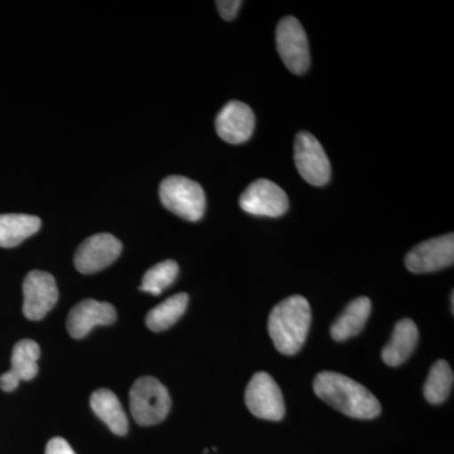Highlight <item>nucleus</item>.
<instances>
[{
  "instance_id": "8",
  "label": "nucleus",
  "mask_w": 454,
  "mask_h": 454,
  "mask_svg": "<svg viewBox=\"0 0 454 454\" xmlns=\"http://www.w3.org/2000/svg\"><path fill=\"white\" fill-rule=\"evenodd\" d=\"M240 207L254 216L279 217L288 211L289 200L274 182L258 179L244 191Z\"/></svg>"
},
{
  "instance_id": "20",
  "label": "nucleus",
  "mask_w": 454,
  "mask_h": 454,
  "mask_svg": "<svg viewBox=\"0 0 454 454\" xmlns=\"http://www.w3.org/2000/svg\"><path fill=\"white\" fill-rule=\"evenodd\" d=\"M454 376L450 364L444 360H438L430 369L426 385H424V396L430 404H441L446 402L452 390Z\"/></svg>"
},
{
  "instance_id": "9",
  "label": "nucleus",
  "mask_w": 454,
  "mask_h": 454,
  "mask_svg": "<svg viewBox=\"0 0 454 454\" xmlns=\"http://www.w3.org/2000/svg\"><path fill=\"white\" fill-rule=\"evenodd\" d=\"M453 262V234L424 241L411 250L405 258L406 268L415 274L433 273L441 269L452 267Z\"/></svg>"
},
{
  "instance_id": "6",
  "label": "nucleus",
  "mask_w": 454,
  "mask_h": 454,
  "mask_svg": "<svg viewBox=\"0 0 454 454\" xmlns=\"http://www.w3.org/2000/svg\"><path fill=\"white\" fill-rule=\"evenodd\" d=\"M247 409L260 419L279 422L286 415L282 390L268 372H256L245 391Z\"/></svg>"
},
{
  "instance_id": "22",
  "label": "nucleus",
  "mask_w": 454,
  "mask_h": 454,
  "mask_svg": "<svg viewBox=\"0 0 454 454\" xmlns=\"http://www.w3.org/2000/svg\"><path fill=\"white\" fill-rule=\"evenodd\" d=\"M241 5H243L241 0H219L216 2L217 11L225 20H234Z\"/></svg>"
},
{
  "instance_id": "3",
  "label": "nucleus",
  "mask_w": 454,
  "mask_h": 454,
  "mask_svg": "<svg viewBox=\"0 0 454 454\" xmlns=\"http://www.w3.org/2000/svg\"><path fill=\"white\" fill-rule=\"evenodd\" d=\"M130 411L142 427L154 426L166 419L172 400L162 382L152 376L139 378L130 389Z\"/></svg>"
},
{
  "instance_id": "11",
  "label": "nucleus",
  "mask_w": 454,
  "mask_h": 454,
  "mask_svg": "<svg viewBox=\"0 0 454 454\" xmlns=\"http://www.w3.org/2000/svg\"><path fill=\"white\" fill-rule=\"evenodd\" d=\"M122 245L115 236L98 234L86 239L74 254V267L82 274H94L119 258Z\"/></svg>"
},
{
  "instance_id": "17",
  "label": "nucleus",
  "mask_w": 454,
  "mask_h": 454,
  "mask_svg": "<svg viewBox=\"0 0 454 454\" xmlns=\"http://www.w3.org/2000/svg\"><path fill=\"white\" fill-rule=\"evenodd\" d=\"M370 315H372V301L367 297L356 298L336 319L331 327V336L334 340H346L357 336L365 327Z\"/></svg>"
},
{
  "instance_id": "10",
  "label": "nucleus",
  "mask_w": 454,
  "mask_h": 454,
  "mask_svg": "<svg viewBox=\"0 0 454 454\" xmlns=\"http://www.w3.org/2000/svg\"><path fill=\"white\" fill-rule=\"evenodd\" d=\"M23 313L31 321H40L59 301L55 278L47 271L32 270L23 282Z\"/></svg>"
},
{
  "instance_id": "23",
  "label": "nucleus",
  "mask_w": 454,
  "mask_h": 454,
  "mask_svg": "<svg viewBox=\"0 0 454 454\" xmlns=\"http://www.w3.org/2000/svg\"><path fill=\"white\" fill-rule=\"evenodd\" d=\"M46 454H76L64 438H52L47 443Z\"/></svg>"
},
{
  "instance_id": "24",
  "label": "nucleus",
  "mask_w": 454,
  "mask_h": 454,
  "mask_svg": "<svg viewBox=\"0 0 454 454\" xmlns=\"http://www.w3.org/2000/svg\"><path fill=\"white\" fill-rule=\"evenodd\" d=\"M450 304H452V313H453V309H454V295H453V292H452V294H450Z\"/></svg>"
},
{
  "instance_id": "18",
  "label": "nucleus",
  "mask_w": 454,
  "mask_h": 454,
  "mask_svg": "<svg viewBox=\"0 0 454 454\" xmlns=\"http://www.w3.org/2000/svg\"><path fill=\"white\" fill-rule=\"evenodd\" d=\"M40 217L25 214L0 215V247H14L41 229Z\"/></svg>"
},
{
  "instance_id": "1",
  "label": "nucleus",
  "mask_w": 454,
  "mask_h": 454,
  "mask_svg": "<svg viewBox=\"0 0 454 454\" xmlns=\"http://www.w3.org/2000/svg\"><path fill=\"white\" fill-rule=\"evenodd\" d=\"M317 396L340 413L356 419H373L381 413V405L372 391L348 376L322 372L313 382Z\"/></svg>"
},
{
  "instance_id": "2",
  "label": "nucleus",
  "mask_w": 454,
  "mask_h": 454,
  "mask_svg": "<svg viewBox=\"0 0 454 454\" xmlns=\"http://www.w3.org/2000/svg\"><path fill=\"white\" fill-rule=\"evenodd\" d=\"M312 312L309 301L301 295H292L274 307L269 316L268 331L280 354L300 352L309 336Z\"/></svg>"
},
{
  "instance_id": "21",
  "label": "nucleus",
  "mask_w": 454,
  "mask_h": 454,
  "mask_svg": "<svg viewBox=\"0 0 454 454\" xmlns=\"http://www.w3.org/2000/svg\"><path fill=\"white\" fill-rule=\"evenodd\" d=\"M178 264L175 260H166L149 269L145 274L140 291L160 295L164 289L168 288L178 276Z\"/></svg>"
},
{
  "instance_id": "16",
  "label": "nucleus",
  "mask_w": 454,
  "mask_h": 454,
  "mask_svg": "<svg viewBox=\"0 0 454 454\" xmlns=\"http://www.w3.org/2000/svg\"><path fill=\"white\" fill-rule=\"evenodd\" d=\"M94 413L109 427L114 434L125 435L129 428L127 414L122 409L118 396L109 389H98L94 391L90 399Z\"/></svg>"
},
{
  "instance_id": "15",
  "label": "nucleus",
  "mask_w": 454,
  "mask_h": 454,
  "mask_svg": "<svg viewBox=\"0 0 454 454\" xmlns=\"http://www.w3.org/2000/svg\"><path fill=\"white\" fill-rule=\"evenodd\" d=\"M419 340V331L411 318L397 322L389 343L382 348V361L387 366L397 367L404 364L413 354Z\"/></svg>"
},
{
  "instance_id": "5",
  "label": "nucleus",
  "mask_w": 454,
  "mask_h": 454,
  "mask_svg": "<svg viewBox=\"0 0 454 454\" xmlns=\"http://www.w3.org/2000/svg\"><path fill=\"white\" fill-rule=\"evenodd\" d=\"M277 50L291 73L301 74L310 64L309 40L297 18L284 17L277 27Z\"/></svg>"
},
{
  "instance_id": "7",
  "label": "nucleus",
  "mask_w": 454,
  "mask_h": 454,
  "mask_svg": "<svg viewBox=\"0 0 454 454\" xmlns=\"http://www.w3.org/2000/svg\"><path fill=\"white\" fill-rule=\"evenodd\" d=\"M294 160L304 181L316 187L327 184L331 179V163L324 146L312 134L300 133L294 143Z\"/></svg>"
},
{
  "instance_id": "4",
  "label": "nucleus",
  "mask_w": 454,
  "mask_h": 454,
  "mask_svg": "<svg viewBox=\"0 0 454 454\" xmlns=\"http://www.w3.org/2000/svg\"><path fill=\"white\" fill-rule=\"evenodd\" d=\"M164 207L182 219L199 221L206 210L205 191L197 182L184 176H169L160 187Z\"/></svg>"
},
{
  "instance_id": "19",
  "label": "nucleus",
  "mask_w": 454,
  "mask_h": 454,
  "mask_svg": "<svg viewBox=\"0 0 454 454\" xmlns=\"http://www.w3.org/2000/svg\"><path fill=\"white\" fill-rule=\"evenodd\" d=\"M188 306V294L178 293L172 295L163 303L158 304L146 315L145 324L153 333H162L168 330L186 312Z\"/></svg>"
},
{
  "instance_id": "14",
  "label": "nucleus",
  "mask_w": 454,
  "mask_h": 454,
  "mask_svg": "<svg viewBox=\"0 0 454 454\" xmlns=\"http://www.w3.org/2000/svg\"><path fill=\"white\" fill-rule=\"evenodd\" d=\"M41 348L33 340H20L12 352V367L0 376V387L11 393L16 390L20 381H29L38 373V358Z\"/></svg>"
},
{
  "instance_id": "13",
  "label": "nucleus",
  "mask_w": 454,
  "mask_h": 454,
  "mask_svg": "<svg viewBox=\"0 0 454 454\" xmlns=\"http://www.w3.org/2000/svg\"><path fill=\"white\" fill-rule=\"evenodd\" d=\"M116 319L114 306L106 301L83 300L70 310L67 330L74 339H83L97 325H113Z\"/></svg>"
},
{
  "instance_id": "12",
  "label": "nucleus",
  "mask_w": 454,
  "mask_h": 454,
  "mask_svg": "<svg viewBox=\"0 0 454 454\" xmlns=\"http://www.w3.org/2000/svg\"><path fill=\"white\" fill-rule=\"evenodd\" d=\"M216 131L230 145H241L253 136L255 115L247 104L230 101L216 116Z\"/></svg>"
}]
</instances>
